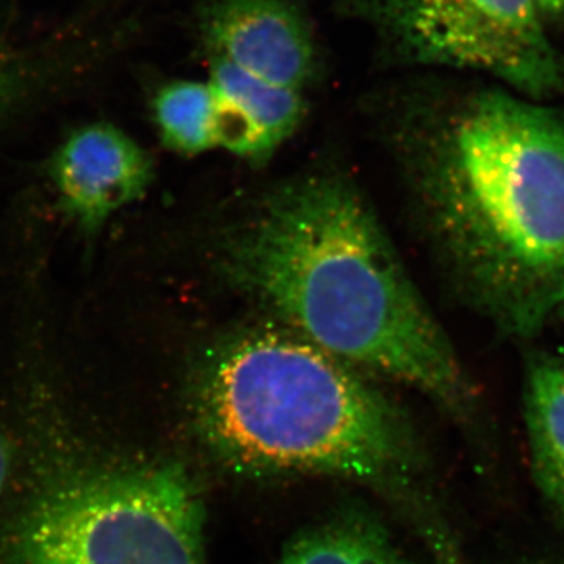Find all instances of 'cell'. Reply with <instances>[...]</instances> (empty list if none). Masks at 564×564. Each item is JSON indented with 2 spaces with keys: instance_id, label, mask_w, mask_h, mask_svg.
I'll list each match as a JSON object with an SVG mask.
<instances>
[{
  "instance_id": "cell-1",
  "label": "cell",
  "mask_w": 564,
  "mask_h": 564,
  "mask_svg": "<svg viewBox=\"0 0 564 564\" xmlns=\"http://www.w3.org/2000/svg\"><path fill=\"white\" fill-rule=\"evenodd\" d=\"M215 262L232 288L285 328L413 386L466 419L475 388L350 182L310 176L267 193L225 229Z\"/></svg>"
},
{
  "instance_id": "cell-4",
  "label": "cell",
  "mask_w": 564,
  "mask_h": 564,
  "mask_svg": "<svg viewBox=\"0 0 564 564\" xmlns=\"http://www.w3.org/2000/svg\"><path fill=\"white\" fill-rule=\"evenodd\" d=\"M54 426L55 454L0 534V564H207L206 510L184 466L76 452Z\"/></svg>"
},
{
  "instance_id": "cell-12",
  "label": "cell",
  "mask_w": 564,
  "mask_h": 564,
  "mask_svg": "<svg viewBox=\"0 0 564 564\" xmlns=\"http://www.w3.org/2000/svg\"><path fill=\"white\" fill-rule=\"evenodd\" d=\"M33 77L28 62L13 54H0V124L25 101Z\"/></svg>"
},
{
  "instance_id": "cell-13",
  "label": "cell",
  "mask_w": 564,
  "mask_h": 564,
  "mask_svg": "<svg viewBox=\"0 0 564 564\" xmlns=\"http://www.w3.org/2000/svg\"><path fill=\"white\" fill-rule=\"evenodd\" d=\"M11 464H13V456H11V445L0 433V500L3 499V494L7 491L9 478L11 473Z\"/></svg>"
},
{
  "instance_id": "cell-3",
  "label": "cell",
  "mask_w": 564,
  "mask_h": 564,
  "mask_svg": "<svg viewBox=\"0 0 564 564\" xmlns=\"http://www.w3.org/2000/svg\"><path fill=\"white\" fill-rule=\"evenodd\" d=\"M187 403L196 436L229 469L369 486L411 516L440 564H459L430 510L410 423L350 364L288 328L245 329L198 359Z\"/></svg>"
},
{
  "instance_id": "cell-11",
  "label": "cell",
  "mask_w": 564,
  "mask_h": 564,
  "mask_svg": "<svg viewBox=\"0 0 564 564\" xmlns=\"http://www.w3.org/2000/svg\"><path fill=\"white\" fill-rule=\"evenodd\" d=\"M152 115L162 143L182 155L218 148L214 93L207 82L176 80L152 99Z\"/></svg>"
},
{
  "instance_id": "cell-7",
  "label": "cell",
  "mask_w": 564,
  "mask_h": 564,
  "mask_svg": "<svg viewBox=\"0 0 564 564\" xmlns=\"http://www.w3.org/2000/svg\"><path fill=\"white\" fill-rule=\"evenodd\" d=\"M58 207L88 239L111 215L137 202L154 177L151 155L109 122L76 129L47 165Z\"/></svg>"
},
{
  "instance_id": "cell-6",
  "label": "cell",
  "mask_w": 564,
  "mask_h": 564,
  "mask_svg": "<svg viewBox=\"0 0 564 564\" xmlns=\"http://www.w3.org/2000/svg\"><path fill=\"white\" fill-rule=\"evenodd\" d=\"M199 33L210 62L296 91L314 79L313 31L293 0H207Z\"/></svg>"
},
{
  "instance_id": "cell-9",
  "label": "cell",
  "mask_w": 564,
  "mask_h": 564,
  "mask_svg": "<svg viewBox=\"0 0 564 564\" xmlns=\"http://www.w3.org/2000/svg\"><path fill=\"white\" fill-rule=\"evenodd\" d=\"M524 414L534 480L564 516V359L536 356L527 366Z\"/></svg>"
},
{
  "instance_id": "cell-2",
  "label": "cell",
  "mask_w": 564,
  "mask_h": 564,
  "mask_svg": "<svg viewBox=\"0 0 564 564\" xmlns=\"http://www.w3.org/2000/svg\"><path fill=\"white\" fill-rule=\"evenodd\" d=\"M430 239L475 313L530 339L564 304V117L485 91L414 152Z\"/></svg>"
},
{
  "instance_id": "cell-10",
  "label": "cell",
  "mask_w": 564,
  "mask_h": 564,
  "mask_svg": "<svg viewBox=\"0 0 564 564\" xmlns=\"http://www.w3.org/2000/svg\"><path fill=\"white\" fill-rule=\"evenodd\" d=\"M270 564H417L392 543L383 525L361 511H347L304 530Z\"/></svg>"
},
{
  "instance_id": "cell-14",
  "label": "cell",
  "mask_w": 564,
  "mask_h": 564,
  "mask_svg": "<svg viewBox=\"0 0 564 564\" xmlns=\"http://www.w3.org/2000/svg\"><path fill=\"white\" fill-rule=\"evenodd\" d=\"M543 14L564 17V0H534Z\"/></svg>"
},
{
  "instance_id": "cell-8",
  "label": "cell",
  "mask_w": 564,
  "mask_h": 564,
  "mask_svg": "<svg viewBox=\"0 0 564 564\" xmlns=\"http://www.w3.org/2000/svg\"><path fill=\"white\" fill-rule=\"evenodd\" d=\"M218 148L263 162L302 122V91L280 87L226 62H210Z\"/></svg>"
},
{
  "instance_id": "cell-15",
  "label": "cell",
  "mask_w": 564,
  "mask_h": 564,
  "mask_svg": "<svg viewBox=\"0 0 564 564\" xmlns=\"http://www.w3.org/2000/svg\"><path fill=\"white\" fill-rule=\"evenodd\" d=\"M556 315H558V317L562 318V321L564 322V304L562 306V310H560L558 314H556Z\"/></svg>"
},
{
  "instance_id": "cell-5",
  "label": "cell",
  "mask_w": 564,
  "mask_h": 564,
  "mask_svg": "<svg viewBox=\"0 0 564 564\" xmlns=\"http://www.w3.org/2000/svg\"><path fill=\"white\" fill-rule=\"evenodd\" d=\"M350 13L397 62L489 74L534 101L563 87L534 0H351Z\"/></svg>"
}]
</instances>
